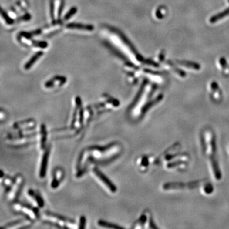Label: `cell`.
Returning a JSON list of instances; mask_svg holds the SVG:
<instances>
[{
	"label": "cell",
	"instance_id": "cell-7",
	"mask_svg": "<svg viewBox=\"0 0 229 229\" xmlns=\"http://www.w3.org/2000/svg\"><path fill=\"white\" fill-rule=\"evenodd\" d=\"M93 173L96 178L102 183L103 185L106 187L108 190L111 193H115L117 191L116 187L113 184V183L111 181L107 176L104 174L99 169L93 167L92 168Z\"/></svg>",
	"mask_w": 229,
	"mask_h": 229
},
{
	"label": "cell",
	"instance_id": "cell-6",
	"mask_svg": "<svg viewBox=\"0 0 229 229\" xmlns=\"http://www.w3.org/2000/svg\"><path fill=\"white\" fill-rule=\"evenodd\" d=\"M24 177L21 174H17L13 180V182L10 187L7 190V194H6V198L10 201L15 200L24 184Z\"/></svg>",
	"mask_w": 229,
	"mask_h": 229
},
{
	"label": "cell",
	"instance_id": "cell-2",
	"mask_svg": "<svg viewBox=\"0 0 229 229\" xmlns=\"http://www.w3.org/2000/svg\"><path fill=\"white\" fill-rule=\"evenodd\" d=\"M47 140V129H46V127L43 124V125L40 126L39 131L37 133L22 137L8 138V143L11 146L18 148L38 143L40 144V147L41 149H45L47 147L46 146Z\"/></svg>",
	"mask_w": 229,
	"mask_h": 229
},
{
	"label": "cell",
	"instance_id": "cell-14",
	"mask_svg": "<svg viewBox=\"0 0 229 229\" xmlns=\"http://www.w3.org/2000/svg\"><path fill=\"white\" fill-rule=\"evenodd\" d=\"M98 225H99L101 227L104 228H121V227L118 226L114 224L109 223L108 221H106L105 220H99L98 221Z\"/></svg>",
	"mask_w": 229,
	"mask_h": 229
},
{
	"label": "cell",
	"instance_id": "cell-16",
	"mask_svg": "<svg viewBox=\"0 0 229 229\" xmlns=\"http://www.w3.org/2000/svg\"><path fill=\"white\" fill-rule=\"evenodd\" d=\"M40 53H39V54H38V55H36V56H35V57L32 59V60H31V61L30 60V61H29L27 64L25 65V68H27V69H28V68H29L31 65H32V64H33V62H35V61L37 59H38L39 57H40Z\"/></svg>",
	"mask_w": 229,
	"mask_h": 229
},
{
	"label": "cell",
	"instance_id": "cell-8",
	"mask_svg": "<svg viewBox=\"0 0 229 229\" xmlns=\"http://www.w3.org/2000/svg\"><path fill=\"white\" fill-rule=\"evenodd\" d=\"M36 126V123L35 120L27 119L15 123L13 126V129L14 130V132H21L33 130Z\"/></svg>",
	"mask_w": 229,
	"mask_h": 229
},
{
	"label": "cell",
	"instance_id": "cell-9",
	"mask_svg": "<svg viewBox=\"0 0 229 229\" xmlns=\"http://www.w3.org/2000/svg\"><path fill=\"white\" fill-rule=\"evenodd\" d=\"M64 178V171L61 167L55 168L53 174H52V179L50 183V187L52 188L56 189L60 185Z\"/></svg>",
	"mask_w": 229,
	"mask_h": 229
},
{
	"label": "cell",
	"instance_id": "cell-3",
	"mask_svg": "<svg viewBox=\"0 0 229 229\" xmlns=\"http://www.w3.org/2000/svg\"><path fill=\"white\" fill-rule=\"evenodd\" d=\"M42 220L46 224L63 228H78L76 223L72 220L62 216L50 212H43L41 215Z\"/></svg>",
	"mask_w": 229,
	"mask_h": 229
},
{
	"label": "cell",
	"instance_id": "cell-10",
	"mask_svg": "<svg viewBox=\"0 0 229 229\" xmlns=\"http://www.w3.org/2000/svg\"><path fill=\"white\" fill-rule=\"evenodd\" d=\"M50 146L46 147L45 148V152L42 155L40 167V171H39V176H40V177L41 178H44L46 174H47L49 157L50 155Z\"/></svg>",
	"mask_w": 229,
	"mask_h": 229
},
{
	"label": "cell",
	"instance_id": "cell-12",
	"mask_svg": "<svg viewBox=\"0 0 229 229\" xmlns=\"http://www.w3.org/2000/svg\"><path fill=\"white\" fill-rule=\"evenodd\" d=\"M28 194L31 202L33 203L34 206L38 207H43L44 206V200L42 197L41 194L37 190L30 188L28 191Z\"/></svg>",
	"mask_w": 229,
	"mask_h": 229
},
{
	"label": "cell",
	"instance_id": "cell-1",
	"mask_svg": "<svg viewBox=\"0 0 229 229\" xmlns=\"http://www.w3.org/2000/svg\"><path fill=\"white\" fill-rule=\"evenodd\" d=\"M89 159L93 164H105L113 161L119 156L122 147L117 143H110L108 145L93 146L87 148Z\"/></svg>",
	"mask_w": 229,
	"mask_h": 229
},
{
	"label": "cell",
	"instance_id": "cell-11",
	"mask_svg": "<svg viewBox=\"0 0 229 229\" xmlns=\"http://www.w3.org/2000/svg\"><path fill=\"white\" fill-rule=\"evenodd\" d=\"M32 221L25 218L19 220H15L7 224L2 228H25L31 227Z\"/></svg>",
	"mask_w": 229,
	"mask_h": 229
},
{
	"label": "cell",
	"instance_id": "cell-4",
	"mask_svg": "<svg viewBox=\"0 0 229 229\" xmlns=\"http://www.w3.org/2000/svg\"><path fill=\"white\" fill-rule=\"evenodd\" d=\"M84 124V109L80 97L75 99V106L72 115L70 128L76 133L80 131Z\"/></svg>",
	"mask_w": 229,
	"mask_h": 229
},
{
	"label": "cell",
	"instance_id": "cell-15",
	"mask_svg": "<svg viewBox=\"0 0 229 229\" xmlns=\"http://www.w3.org/2000/svg\"><path fill=\"white\" fill-rule=\"evenodd\" d=\"M86 225V218L83 216H81L80 218L79 224H78V228H84Z\"/></svg>",
	"mask_w": 229,
	"mask_h": 229
},
{
	"label": "cell",
	"instance_id": "cell-5",
	"mask_svg": "<svg viewBox=\"0 0 229 229\" xmlns=\"http://www.w3.org/2000/svg\"><path fill=\"white\" fill-rule=\"evenodd\" d=\"M36 209L21 202H15L12 205V209L15 213L25 216V218L32 221L36 220L39 216Z\"/></svg>",
	"mask_w": 229,
	"mask_h": 229
},
{
	"label": "cell",
	"instance_id": "cell-13",
	"mask_svg": "<svg viewBox=\"0 0 229 229\" xmlns=\"http://www.w3.org/2000/svg\"><path fill=\"white\" fill-rule=\"evenodd\" d=\"M13 180H14V178H12L10 176L4 174L3 171H2V176H1V182H2V185L6 188V190H8V188L10 187L12 185V183L13 182Z\"/></svg>",
	"mask_w": 229,
	"mask_h": 229
}]
</instances>
